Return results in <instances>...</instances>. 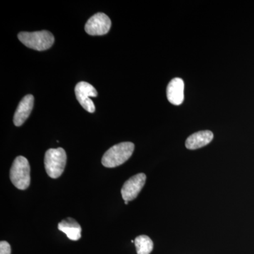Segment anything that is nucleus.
I'll use <instances>...</instances> for the list:
<instances>
[{"mask_svg":"<svg viewBox=\"0 0 254 254\" xmlns=\"http://www.w3.org/2000/svg\"><path fill=\"white\" fill-rule=\"evenodd\" d=\"M134 150V144L131 142H123L113 145L102 158V164L105 168H113L127 161Z\"/></svg>","mask_w":254,"mask_h":254,"instance_id":"obj_1","label":"nucleus"},{"mask_svg":"<svg viewBox=\"0 0 254 254\" xmlns=\"http://www.w3.org/2000/svg\"><path fill=\"white\" fill-rule=\"evenodd\" d=\"M18 38L24 46L38 51L49 49L55 42L54 36L48 31L21 32L18 33Z\"/></svg>","mask_w":254,"mask_h":254,"instance_id":"obj_2","label":"nucleus"},{"mask_svg":"<svg viewBox=\"0 0 254 254\" xmlns=\"http://www.w3.org/2000/svg\"><path fill=\"white\" fill-rule=\"evenodd\" d=\"M10 180L16 188L25 190L31 183V168L27 159L18 156L10 170Z\"/></svg>","mask_w":254,"mask_h":254,"instance_id":"obj_3","label":"nucleus"},{"mask_svg":"<svg viewBox=\"0 0 254 254\" xmlns=\"http://www.w3.org/2000/svg\"><path fill=\"white\" fill-rule=\"evenodd\" d=\"M44 163L48 176L58 178L63 175L66 166V152L63 148H50L45 155Z\"/></svg>","mask_w":254,"mask_h":254,"instance_id":"obj_4","label":"nucleus"},{"mask_svg":"<svg viewBox=\"0 0 254 254\" xmlns=\"http://www.w3.org/2000/svg\"><path fill=\"white\" fill-rule=\"evenodd\" d=\"M75 94L78 103L87 112L90 113H94L95 105L90 98V97L98 96V92L94 87L87 82H79L75 87Z\"/></svg>","mask_w":254,"mask_h":254,"instance_id":"obj_5","label":"nucleus"},{"mask_svg":"<svg viewBox=\"0 0 254 254\" xmlns=\"http://www.w3.org/2000/svg\"><path fill=\"white\" fill-rule=\"evenodd\" d=\"M111 20L104 13H98L88 20L85 31L91 36H103L111 28Z\"/></svg>","mask_w":254,"mask_h":254,"instance_id":"obj_6","label":"nucleus"},{"mask_svg":"<svg viewBox=\"0 0 254 254\" xmlns=\"http://www.w3.org/2000/svg\"><path fill=\"white\" fill-rule=\"evenodd\" d=\"M146 176L145 174L139 173L131 177L122 188L121 193L125 201H130L135 199L144 187Z\"/></svg>","mask_w":254,"mask_h":254,"instance_id":"obj_7","label":"nucleus"},{"mask_svg":"<svg viewBox=\"0 0 254 254\" xmlns=\"http://www.w3.org/2000/svg\"><path fill=\"white\" fill-rule=\"evenodd\" d=\"M167 98L173 105H180L185 98V82L180 78H175L167 88Z\"/></svg>","mask_w":254,"mask_h":254,"instance_id":"obj_8","label":"nucleus"},{"mask_svg":"<svg viewBox=\"0 0 254 254\" xmlns=\"http://www.w3.org/2000/svg\"><path fill=\"white\" fill-rule=\"evenodd\" d=\"M34 105V97L32 95H26L18 105L14 116L15 126L20 127L26 122L31 115Z\"/></svg>","mask_w":254,"mask_h":254,"instance_id":"obj_9","label":"nucleus"},{"mask_svg":"<svg viewBox=\"0 0 254 254\" xmlns=\"http://www.w3.org/2000/svg\"><path fill=\"white\" fill-rule=\"evenodd\" d=\"M213 132L200 131L190 135L186 141V147L190 150H195L209 144L213 139Z\"/></svg>","mask_w":254,"mask_h":254,"instance_id":"obj_10","label":"nucleus"},{"mask_svg":"<svg viewBox=\"0 0 254 254\" xmlns=\"http://www.w3.org/2000/svg\"><path fill=\"white\" fill-rule=\"evenodd\" d=\"M60 231L64 232L69 240L78 241L81 237V227L74 219L67 218L58 224Z\"/></svg>","mask_w":254,"mask_h":254,"instance_id":"obj_11","label":"nucleus"},{"mask_svg":"<svg viewBox=\"0 0 254 254\" xmlns=\"http://www.w3.org/2000/svg\"><path fill=\"white\" fill-rule=\"evenodd\" d=\"M137 254H150L153 250V242L149 237L140 235L134 240Z\"/></svg>","mask_w":254,"mask_h":254,"instance_id":"obj_12","label":"nucleus"},{"mask_svg":"<svg viewBox=\"0 0 254 254\" xmlns=\"http://www.w3.org/2000/svg\"><path fill=\"white\" fill-rule=\"evenodd\" d=\"M0 254H11V247L8 242L5 241L0 242Z\"/></svg>","mask_w":254,"mask_h":254,"instance_id":"obj_13","label":"nucleus"},{"mask_svg":"<svg viewBox=\"0 0 254 254\" xmlns=\"http://www.w3.org/2000/svg\"><path fill=\"white\" fill-rule=\"evenodd\" d=\"M125 204H126V205H127V204H128V201H125Z\"/></svg>","mask_w":254,"mask_h":254,"instance_id":"obj_14","label":"nucleus"}]
</instances>
